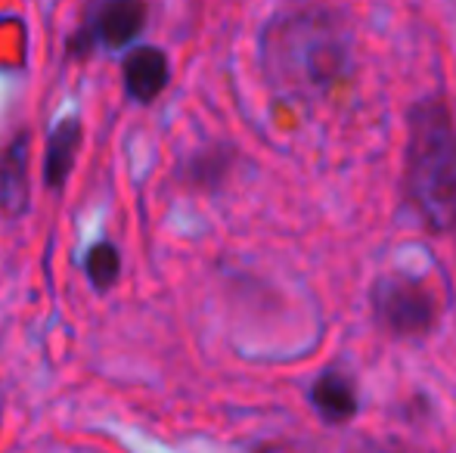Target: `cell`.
<instances>
[{"label": "cell", "mask_w": 456, "mask_h": 453, "mask_svg": "<svg viewBox=\"0 0 456 453\" xmlns=\"http://www.w3.org/2000/svg\"><path fill=\"white\" fill-rule=\"evenodd\" d=\"M407 196L428 227L456 233V125L441 100H426L410 115Z\"/></svg>", "instance_id": "2"}, {"label": "cell", "mask_w": 456, "mask_h": 453, "mask_svg": "<svg viewBox=\"0 0 456 453\" xmlns=\"http://www.w3.org/2000/svg\"><path fill=\"white\" fill-rule=\"evenodd\" d=\"M81 121L78 118H62L53 127L47 140V152H44V183L50 190H62L75 168V158H78L81 146Z\"/></svg>", "instance_id": "8"}, {"label": "cell", "mask_w": 456, "mask_h": 453, "mask_svg": "<svg viewBox=\"0 0 456 453\" xmlns=\"http://www.w3.org/2000/svg\"><path fill=\"white\" fill-rule=\"evenodd\" d=\"M311 404H314V410L326 419V423L342 425V423H348V419L357 417L361 400H357L354 382H351L345 373H338V369H330V373H323L317 382H314Z\"/></svg>", "instance_id": "7"}, {"label": "cell", "mask_w": 456, "mask_h": 453, "mask_svg": "<svg viewBox=\"0 0 456 453\" xmlns=\"http://www.w3.org/2000/svg\"><path fill=\"white\" fill-rule=\"evenodd\" d=\"M146 19H150L146 0H102L100 10L94 12L91 25H87V31L78 41L81 53L96 47V44L106 50L127 47L146 28Z\"/></svg>", "instance_id": "4"}, {"label": "cell", "mask_w": 456, "mask_h": 453, "mask_svg": "<svg viewBox=\"0 0 456 453\" xmlns=\"http://www.w3.org/2000/svg\"><path fill=\"white\" fill-rule=\"evenodd\" d=\"M85 273L96 292H109L121 279V252L112 242H96L85 255Z\"/></svg>", "instance_id": "9"}, {"label": "cell", "mask_w": 456, "mask_h": 453, "mask_svg": "<svg viewBox=\"0 0 456 453\" xmlns=\"http://www.w3.org/2000/svg\"><path fill=\"white\" fill-rule=\"evenodd\" d=\"M31 131H19L0 152V212L22 218L31 206Z\"/></svg>", "instance_id": "5"}, {"label": "cell", "mask_w": 456, "mask_h": 453, "mask_svg": "<svg viewBox=\"0 0 456 453\" xmlns=\"http://www.w3.org/2000/svg\"><path fill=\"white\" fill-rule=\"evenodd\" d=\"M372 308L376 317L397 339H419L432 333L438 320V302L435 295L410 277H382L372 289Z\"/></svg>", "instance_id": "3"}, {"label": "cell", "mask_w": 456, "mask_h": 453, "mask_svg": "<svg viewBox=\"0 0 456 453\" xmlns=\"http://www.w3.org/2000/svg\"><path fill=\"white\" fill-rule=\"evenodd\" d=\"M261 69L282 100L311 103L348 75V41L342 25L320 10L289 12L261 35Z\"/></svg>", "instance_id": "1"}, {"label": "cell", "mask_w": 456, "mask_h": 453, "mask_svg": "<svg viewBox=\"0 0 456 453\" xmlns=\"http://www.w3.org/2000/svg\"><path fill=\"white\" fill-rule=\"evenodd\" d=\"M121 78H125V91L134 103H156L171 81L168 56L159 47H134L121 62Z\"/></svg>", "instance_id": "6"}]
</instances>
